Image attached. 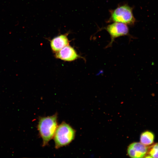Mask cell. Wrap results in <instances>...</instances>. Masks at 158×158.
<instances>
[{"label": "cell", "instance_id": "8", "mask_svg": "<svg viewBox=\"0 0 158 158\" xmlns=\"http://www.w3.org/2000/svg\"><path fill=\"white\" fill-rule=\"evenodd\" d=\"M154 135L153 133L149 131L143 132L140 135V142L147 146L152 144L154 139Z\"/></svg>", "mask_w": 158, "mask_h": 158}, {"label": "cell", "instance_id": "5", "mask_svg": "<svg viewBox=\"0 0 158 158\" xmlns=\"http://www.w3.org/2000/svg\"><path fill=\"white\" fill-rule=\"evenodd\" d=\"M57 59L66 61H72L79 58H83L78 55L71 46L68 45L57 51L55 55Z\"/></svg>", "mask_w": 158, "mask_h": 158}, {"label": "cell", "instance_id": "4", "mask_svg": "<svg viewBox=\"0 0 158 158\" xmlns=\"http://www.w3.org/2000/svg\"><path fill=\"white\" fill-rule=\"evenodd\" d=\"M110 35L111 40L106 48L112 46L115 39L119 37L129 35V29L127 25L125 24L113 22L105 28Z\"/></svg>", "mask_w": 158, "mask_h": 158}, {"label": "cell", "instance_id": "7", "mask_svg": "<svg viewBox=\"0 0 158 158\" xmlns=\"http://www.w3.org/2000/svg\"><path fill=\"white\" fill-rule=\"evenodd\" d=\"M69 41L66 34L61 35L53 38L50 41L52 50L56 52L65 47L68 45Z\"/></svg>", "mask_w": 158, "mask_h": 158}, {"label": "cell", "instance_id": "1", "mask_svg": "<svg viewBox=\"0 0 158 158\" xmlns=\"http://www.w3.org/2000/svg\"><path fill=\"white\" fill-rule=\"evenodd\" d=\"M56 114L51 116L40 118L38 129L42 140V146L47 145L54 136L57 126Z\"/></svg>", "mask_w": 158, "mask_h": 158}, {"label": "cell", "instance_id": "9", "mask_svg": "<svg viewBox=\"0 0 158 158\" xmlns=\"http://www.w3.org/2000/svg\"><path fill=\"white\" fill-rule=\"evenodd\" d=\"M147 153L151 157L158 158V143H156L148 148Z\"/></svg>", "mask_w": 158, "mask_h": 158}, {"label": "cell", "instance_id": "6", "mask_svg": "<svg viewBox=\"0 0 158 158\" xmlns=\"http://www.w3.org/2000/svg\"><path fill=\"white\" fill-rule=\"evenodd\" d=\"M148 147L141 142H134L129 145L127 153L131 158H142L147 153Z\"/></svg>", "mask_w": 158, "mask_h": 158}, {"label": "cell", "instance_id": "2", "mask_svg": "<svg viewBox=\"0 0 158 158\" xmlns=\"http://www.w3.org/2000/svg\"><path fill=\"white\" fill-rule=\"evenodd\" d=\"M109 22H118L127 25H133L136 22L133 12V8L127 4L118 6L111 11Z\"/></svg>", "mask_w": 158, "mask_h": 158}, {"label": "cell", "instance_id": "3", "mask_svg": "<svg viewBox=\"0 0 158 158\" xmlns=\"http://www.w3.org/2000/svg\"><path fill=\"white\" fill-rule=\"evenodd\" d=\"M75 132L70 125L63 122L57 127L54 135L56 148L67 145L74 139Z\"/></svg>", "mask_w": 158, "mask_h": 158}]
</instances>
